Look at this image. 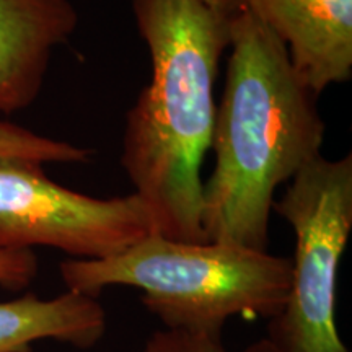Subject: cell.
<instances>
[{
  "mask_svg": "<svg viewBox=\"0 0 352 352\" xmlns=\"http://www.w3.org/2000/svg\"><path fill=\"white\" fill-rule=\"evenodd\" d=\"M144 352H226L220 336L183 329L155 331L147 340ZM243 352H284L270 338H263Z\"/></svg>",
  "mask_w": 352,
  "mask_h": 352,
  "instance_id": "obj_10",
  "label": "cell"
},
{
  "mask_svg": "<svg viewBox=\"0 0 352 352\" xmlns=\"http://www.w3.org/2000/svg\"><path fill=\"white\" fill-rule=\"evenodd\" d=\"M38 274V258L32 250L0 252V285L8 290L28 287Z\"/></svg>",
  "mask_w": 352,
  "mask_h": 352,
  "instance_id": "obj_11",
  "label": "cell"
},
{
  "mask_svg": "<svg viewBox=\"0 0 352 352\" xmlns=\"http://www.w3.org/2000/svg\"><path fill=\"white\" fill-rule=\"evenodd\" d=\"M77 25L72 0H0V113L38 100L52 54Z\"/></svg>",
  "mask_w": 352,
  "mask_h": 352,
  "instance_id": "obj_7",
  "label": "cell"
},
{
  "mask_svg": "<svg viewBox=\"0 0 352 352\" xmlns=\"http://www.w3.org/2000/svg\"><path fill=\"white\" fill-rule=\"evenodd\" d=\"M202 186L206 240L267 252L276 189L321 157L323 118L285 46L239 2Z\"/></svg>",
  "mask_w": 352,
  "mask_h": 352,
  "instance_id": "obj_2",
  "label": "cell"
},
{
  "mask_svg": "<svg viewBox=\"0 0 352 352\" xmlns=\"http://www.w3.org/2000/svg\"><path fill=\"white\" fill-rule=\"evenodd\" d=\"M43 166L0 160V252L46 246L72 259H101L152 232L134 192L91 197L54 183Z\"/></svg>",
  "mask_w": 352,
  "mask_h": 352,
  "instance_id": "obj_5",
  "label": "cell"
},
{
  "mask_svg": "<svg viewBox=\"0 0 352 352\" xmlns=\"http://www.w3.org/2000/svg\"><path fill=\"white\" fill-rule=\"evenodd\" d=\"M132 12L152 74L126 116L121 165L153 233L206 243L201 168L212 140L215 82L230 44L232 12L204 0H132Z\"/></svg>",
  "mask_w": 352,
  "mask_h": 352,
  "instance_id": "obj_1",
  "label": "cell"
},
{
  "mask_svg": "<svg viewBox=\"0 0 352 352\" xmlns=\"http://www.w3.org/2000/svg\"><path fill=\"white\" fill-rule=\"evenodd\" d=\"M206 3L210 8H214V10H219V12H232L233 8L239 6V0H204Z\"/></svg>",
  "mask_w": 352,
  "mask_h": 352,
  "instance_id": "obj_12",
  "label": "cell"
},
{
  "mask_svg": "<svg viewBox=\"0 0 352 352\" xmlns=\"http://www.w3.org/2000/svg\"><path fill=\"white\" fill-rule=\"evenodd\" d=\"M287 51L296 76L320 96L352 77V0H239Z\"/></svg>",
  "mask_w": 352,
  "mask_h": 352,
  "instance_id": "obj_6",
  "label": "cell"
},
{
  "mask_svg": "<svg viewBox=\"0 0 352 352\" xmlns=\"http://www.w3.org/2000/svg\"><path fill=\"white\" fill-rule=\"evenodd\" d=\"M104 331L107 314L98 297L67 290L52 298L26 294L0 302V352H32L44 340L90 349Z\"/></svg>",
  "mask_w": 352,
  "mask_h": 352,
  "instance_id": "obj_8",
  "label": "cell"
},
{
  "mask_svg": "<svg viewBox=\"0 0 352 352\" xmlns=\"http://www.w3.org/2000/svg\"><path fill=\"white\" fill-rule=\"evenodd\" d=\"M65 287L98 297L126 285L144 292V307L166 329L220 336L232 316L276 318L287 300L292 259L245 246L188 243L151 232L113 256L65 259Z\"/></svg>",
  "mask_w": 352,
  "mask_h": 352,
  "instance_id": "obj_3",
  "label": "cell"
},
{
  "mask_svg": "<svg viewBox=\"0 0 352 352\" xmlns=\"http://www.w3.org/2000/svg\"><path fill=\"white\" fill-rule=\"evenodd\" d=\"M94 153V148L46 138L20 124L0 121V160L39 165L87 164Z\"/></svg>",
  "mask_w": 352,
  "mask_h": 352,
  "instance_id": "obj_9",
  "label": "cell"
},
{
  "mask_svg": "<svg viewBox=\"0 0 352 352\" xmlns=\"http://www.w3.org/2000/svg\"><path fill=\"white\" fill-rule=\"evenodd\" d=\"M296 233L287 300L267 338L284 352H349L336 327L338 271L352 230V155L318 157L274 201Z\"/></svg>",
  "mask_w": 352,
  "mask_h": 352,
  "instance_id": "obj_4",
  "label": "cell"
}]
</instances>
